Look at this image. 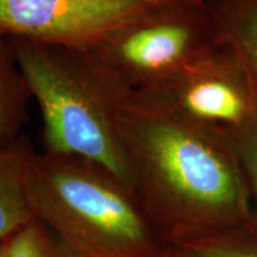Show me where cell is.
Instances as JSON below:
<instances>
[{
	"mask_svg": "<svg viewBox=\"0 0 257 257\" xmlns=\"http://www.w3.org/2000/svg\"><path fill=\"white\" fill-rule=\"evenodd\" d=\"M133 189L147 216L185 224L233 213L243 188L220 131L133 93L117 119Z\"/></svg>",
	"mask_w": 257,
	"mask_h": 257,
	"instance_id": "6da1fadb",
	"label": "cell"
},
{
	"mask_svg": "<svg viewBox=\"0 0 257 257\" xmlns=\"http://www.w3.org/2000/svg\"><path fill=\"white\" fill-rule=\"evenodd\" d=\"M9 38L40 107L44 152L92 161L130 187L117 119L133 91L89 48Z\"/></svg>",
	"mask_w": 257,
	"mask_h": 257,
	"instance_id": "7a4b0ae2",
	"label": "cell"
},
{
	"mask_svg": "<svg viewBox=\"0 0 257 257\" xmlns=\"http://www.w3.org/2000/svg\"><path fill=\"white\" fill-rule=\"evenodd\" d=\"M25 184L36 219L76 257H152L148 216L133 189L98 163L36 153Z\"/></svg>",
	"mask_w": 257,
	"mask_h": 257,
	"instance_id": "3957f363",
	"label": "cell"
},
{
	"mask_svg": "<svg viewBox=\"0 0 257 257\" xmlns=\"http://www.w3.org/2000/svg\"><path fill=\"white\" fill-rule=\"evenodd\" d=\"M174 5L150 6L88 47L133 93L160 87L211 51L200 22Z\"/></svg>",
	"mask_w": 257,
	"mask_h": 257,
	"instance_id": "277c9868",
	"label": "cell"
},
{
	"mask_svg": "<svg viewBox=\"0 0 257 257\" xmlns=\"http://www.w3.org/2000/svg\"><path fill=\"white\" fill-rule=\"evenodd\" d=\"M150 6L135 0H0V35L88 48Z\"/></svg>",
	"mask_w": 257,
	"mask_h": 257,
	"instance_id": "5b68a950",
	"label": "cell"
},
{
	"mask_svg": "<svg viewBox=\"0 0 257 257\" xmlns=\"http://www.w3.org/2000/svg\"><path fill=\"white\" fill-rule=\"evenodd\" d=\"M138 94L218 131L243 128L257 112L246 87L234 78L233 69L212 51L160 87Z\"/></svg>",
	"mask_w": 257,
	"mask_h": 257,
	"instance_id": "8992f818",
	"label": "cell"
},
{
	"mask_svg": "<svg viewBox=\"0 0 257 257\" xmlns=\"http://www.w3.org/2000/svg\"><path fill=\"white\" fill-rule=\"evenodd\" d=\"M32 150L24 136L12 146L0 149V242H5L35 219L25 184Z\"/></svg>",
	"mask_w": 257,
	"mask_h": 257,
	"instance_id": "52a82bcc",
	"label": "cell"
},
{
	"mask_svg": "<svg viewBox=\"0 0 257 257\" xmlns=\"http://www.w3.org/2000/svg\"><path fill=\"white\" fill-rule=\"evenodd\" d=\"M31 98L11 41L0 35V149L12 146L22 137Z\"/></svg>",
	"mask_w": 257,
	"mask_h": 257,
	"instance_id": "ba28073f",
	"label": "cell"
},
{
	"mask_svg": "<svg viewBox=\"0 0 257 257\" xmlns=\"http://www.w3.org/2000/svg\"><path fill=\"white\" fill-rule=\"evenodd\" d=\"M3 245L5 257H76L36 218L3 242Z\"/></svg>",
	"mask_w": 257,
	"mask_h": 257,
	"instance_id": "9c48e42d",
	"label": "cell"
},
{
	"mask_svg": "<svg viewBox=\"0 0 257 257\" xmlns=\"http://www.w3.org/2000/svg\"><path fill=\"white\" fill-rule=\"evenodd\" d=\"M237 35L239 46L257 75V3L250 6L240 19Z\"/></svg>",
	"mask_w": 257,
	"mask_h": 257,
	"instance_id": "30bf717a",
	"label": "cell"
},
{
	"mask_svg": "<svg viewBox=\"0 0 257 257\" xmlns=\"http://www.w3.org/2000/svg\"><path fill=\"white\" fill-rule=\"evenodd\" d=\"M242 130V153L257 188V112Z\"/></svg>",
	"mask_w": 257,
	"mask_h": 257,
	"instance_id": "8fae6325",
	"label": "cell"
},
{
	"mask_svg": "<svg viewBox=\"0 0 257 257\" xmlns=\"http://www.w3.org/2000/svg\"><path fill=\"white\" fill-rule=\"evenodd\" d=\"M191 250L194 257H257V251L213 243L195 244Z\"/></svg>",
	"mask_w": 257,
	"mask_h": 257,
	"instance_id": "7c38bea8",
	"label": "cell"
},
{
	"mask_svg": "<svg viewBox=\"0 0 257 257\" xmlns=\"http://www.w3.org/2000/svg\"><path fill=\"white\" fill-rule=\"evenodd\" d=\"M135 2L144 3V4L152 5V6H157V5L167 4V3H172L174 2V0H135Z\"/></svg>",
	"mask_w": 257,
	"mask_h": 257,
	"instance_id": "4fadbf2b",
	"label": "cell"
},
{
	"mask_svg": "<svg viewBox=\"0 0 257 257\" xmlns=\"http://www.w3.org/2000/svg\"><path fill=\"white\" fill-rule=\"evenodd\" d=\"M0 257H5L4 256V245H3V242H0Z\"/></svg>",
	"mask_w": 257,
	"mask_h": 257,
	"instance_id": "5bb4252c",
	"label": "cell"
},
{
	"mask_svg": "<svg viewBox=\"0 0 257 257\" xmlns=\"http://www.w3.org/2000/svg\"><path fill=\"white\" fill-rule=\"evenodd\" d=\"M192 2H194V3H199V2H200V0H192Z\"/></svg>",
	"mask_w": 257,
	"mask_h": 257,
	"instance_id": "9a60e30c",
	"label": "cell"
}]
</instances>
